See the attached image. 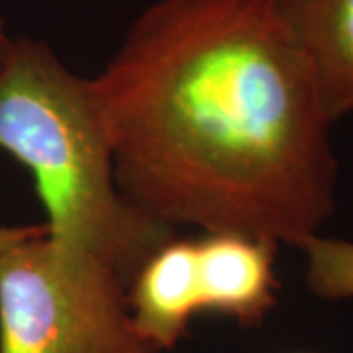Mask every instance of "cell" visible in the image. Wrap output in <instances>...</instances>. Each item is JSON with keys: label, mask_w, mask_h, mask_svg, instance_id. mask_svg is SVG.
Returning a JSON list of instances; mask_svg holds the SVG:
<instances>
[{"label": "cell", "mask_w": 353, "mask_h": 353, "mask_svg": "<svg viewBox=\"0 0 353 353\" xmlns=\"http://www.w3.org/2000/svg\"><path fill=\"white\" fill-rule=\"evenodd\" d=\"M90 88L118 189L169 226L301 248L336 208L332 120L267 0H161Z\"/></svg>", "instance_id": "cell-1"}, {"label": "cell", "mask_w": 353, "mask_h": 353, "mask_svg": "<svg viewBox=\"0 0 353 353\" xmlns=\"http://www.w3.org/2000/svg\"><path fill=\"white\" fill-rule=\"evenodd\" d=\"M0 150L34 176L48 236L130 283L175 228L120 192L112 145L90 88L41 41L20 38L0 63Z\"/></svg>", "instance_id": "cell-2"}, {"label": "cell", "mask_w": 353, "mask_h": 353, "mask_svg": "<svg viewBox=\"0 0 353 353\" xmlns=\"http://www.w3.org/2000/svg\"><path fill=\"white\" fill-rule=\"evenodd\" d=\"M0 353H161L112 267L39 234L0 253Z\"/></svg>", "instance_id": "cell-3"}, {"label": "cell", "mask_w": 353, "mask_h": 353, "mask_svg": "<svg viewBox=\"0 0 353 353\" xmlns=\"http://www.w3.org/2000/svg\"><path fill=\"white\" fill-rule=\"evenodd\" d=\"M279 241L220 230L196 240L201 312H214L240 326H259L277 306Z\"/></svg>", "instance_id": "cell-4"}, {"label": "cell", "mask_w": 353, "mask_h": 353, "mask_svg": "<svg viewBox=\"0 0 353 353\" xmlns=\"http://www.w3.org/2000/svg\"><path fill=\"white\" fill-rule=\"evenodd\" d=\"M332 122L353 112V0H267Z\"/></svg>", "instance_id": "cell-5"}, {"label": "cell", "mask_w": 353, "mask_h": 353, "mask_svg": "<svg viewBox=\"0 0 353 353\" xmlns=\"http://www.w3.org/2000/svg\"><path fill=\"white\" fill-rule=\"evenodd\" d=\"M128 306L134 326L157 352L175 347L201 312L196 240L175 236L157 248L130 279Z\"/></svg>", "instance_id": "cell-6"}, {"label": "cell", "mask_w": 353, "mask_h": 353, "mask_svg": "<svg viewBox=\"0 0 353 353\" xmlns=\"http://www.w3.org/2000/svg\"><path fill=\"white\" fill-rule=\"evenodd\" d=\"M301 250L306 255V283L326 301L353 299V241L312 236Z\"/></svg>", "instance_id": "cell-7"}, {"label": "cell", "mask_w": 353, "mask_h": 353, "mask_svg": "<svg viewBox=\"0 0 353 353\" xmlns=\"http://www.w3.org/2000/svg\"><path fill=\"white\" fill-rule=\"evenodd\" d=\"M48 228L46 226H0V253L6 252L10 245L18 243V241H24L28 238H34L39 234H46Z\"/></svg>", "instance_id": "cell-8"}, {"label": "cell", "mask_w": 353, "mask_h": 353, "mask_svg": "<svg viewBox=\"0 0 353 353\" xmlns=\"http://www.w3.org/2000/svg\"><path fill=\"white\" fill-rule=\"evenodd\" d=\"M10 43H12V39H8V36L4 34V24L0 20V63H2V59L6 57V53L10 50Z\"/></svg>", "instance_id": "cell-9"}]
</instances>
